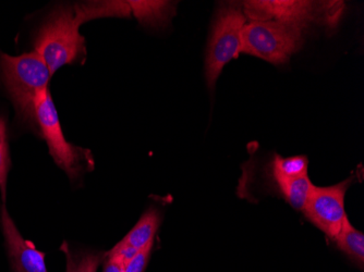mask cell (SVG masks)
Here are the masks:
<instances>
[{
	"instance_id": "obj_1",
	"label": "cell",
	"mask_w": 364,
	"mask_h": 272,
	"mask_svg": "<svg viewBox=\"0 0 364 272\" xmlns=\"http://www.w3.org/2000/svg\"><path fill=\"white\" fill-rule=\"evenodd\" d=\"M87 20L85 8L63 5L49 14L41 26L34 50L42 57L52 75L65 65L82 63L87 58L85 40L79 31Z\"/></svg>"
},
{
	"instance_id": "obj_2",
	"label": "cell",
	"mask_w": 364,
	"mask_h": 272,
	"mask_svg": "<svg viewBox=\"0 0 364 272\" xmlns=\"http://www.w3.org/2000/svg\"><path fill=\"white\" fill-rule=\"evenodd\" d=\"M52 77L46 63L36 50L20 56L0 53V80L14 104L16 116L22 121L36 124V103L49 89Z\"/></svg>"
},
{
	"instance_id": "obj_3",
	"label": "cell",
	"mask_w": 364,
	"mask_h": 272,
	"mask_svg": "<svg viewBox=\"0 0 364 272\" xmlns=\"http://www.w3.org/2000/svg\"><path fill=\"white\" fill-rule=\"evenodd\" d=\"M36 124L42 138L46 141L49 154L70 179L77 178L87 168H93L90 151L75 146L65 140L49 89L40 96L36 103Z\"/></svg>"
},
{
	"instance_id": "obj_4",
	"label": "cell",
	"mask_w": 364,
	"mask_h": 272,
	"mask_svg": "<svg viewBox=\"0 0 364 272\" xmlns=\"http://www.w3.org/2000/svg\"><path fill=\"white\" fill-rule=\"evenodd\" d=\"M302 30L277 21H251L241 33L240 54L284 65L302 45Z\"/></svg>"
},
{
	"instance_id": "obj_5",
	"label": "cell",
	"mask_w": 364,
	"mask_h": 272,
	"mask_svg": "<svg viewBox=\"0 0 364 272\" xmlns=\"http://www.w3.org/2000/svg\"><path fill=\"white\" fill-rule=\"evenodd\" d=\"M245 16L238 6H226L215 20L205 55V79L213 91L225 65L240 55Z\"/></svg>"
},
{
	"instance_id": "obj_6",
	"label": "cell",
	"mask_w": 364,
	"mask_h": 272,
	"mask_svg": "<svg viewBox=\"0 0 364 272\" xmlns=\"http://www.w3.org/2000/svg\"><path fill=\"white\" fill-rule=\"evenodd\" d=\"M350 183L349 179L336 185L314 186L304 210V216L333 240L348 219L345 210V196Z\"/></svg>"
},
{
	"instance_id": "obj_7",
	"label": "cell",
	"mask_w": 364,
	"mask_h": 272,
	"mask_svg": "<svg viewBox=\"0 0 364 272\" xmlns=\"http://www.w3.org/2000/svg\"><path fill=\"white\" fill-rule=\"evenodd\" d=\"M312 1H247L245 11L251 21H275L302 28L313 21L316 14Z\"/></svg>"
},
{
	"instance_id": "obj_8",
	"label": "cell",
	"mask_w": 364,
	"mask_h": 272,
	"mask_svg": "<svg viewBox=\"0 0 364 272\" xmlns=\"http://www.w3.org/2000/svg\"><path fill=\"white\" fill-rule=\"evenodd\" d=\"M0 224L14 272H48L45 254L38 251L36 245L22 236L5 204L0 210Z\"/></svg>"
},
{
	"instance_id": "obj_9",
	"label": "cell",
	"mask_w": 364,
	"mask_h": 272,
	"mask_svg": "<svg viewBox=\"0 0 364 272\" xmlns=\"http://www.w3.org/2000/svg\"><path fill=\"white\" fill-rule=\"evenodd\" d=\"M161 224V216L155 208L146 210L138 224L118 243L117 246L139 251L149 244L154 243L155 234Z\"/></svg>"
},
{
	"instance_id": "obj_10",
	"label": "cell",
	"mask_w": 364,
	"mask_h": 272,
	"mask_svg": "<svg viewBox=\"0 0 364 272\" xmlns=\"http://www.w3.org/2000/svg\"><path fill=\"white\" fill-rule=\"evenodd\" d=\"M335 241L339 249L347 255L355 265L360 268L364 263V234L361 231L357 230L349 222L348 219L345 221L341 232L337 235Z\"/></svg>"
},
{
	"instance_id": "obj_11",
	"label": "cell",
	"mask_w": 364,
	"mask_h": 272,
	"mask_svg": "<svg viewBox=\"0 0 364 272\" xmlns=\"http://www.w3.org/2000/svg\"><path fill=\"white\" fill-rule=\"evenodd\" d=\"M309 161L306 156L284 158L276 155L272 163V175L277 184L291 181L308 173Z\"/></svg>"
},
{
	"instance_id": "obj_12",
	"label": "cell",
	"mask_w": 364,
	"mask_h": 272,
	"mask_svg": "<svg viewBox=\"0 0 364 272\" xmlns=\"http://www.w3.org/2000/svg\"><path fill=\"white\" fill-rule=\"evenodd\" d=\"M278 187L292 208L304 212L314 185L306 173V175L296 178L291 181L278 184Z\"/></svg>"
},
{
	"instance_id": "obj_13",
	"label": "cell",
	"mask_w": 364,
	"mask_h": 272,
	"mask_svg": "<svg viewBox=\"0 0 364 272\" xmlns=\"http://www.w3.org/2000/svg\"><path fill=\"white\" fill-rule=\"evenodd\" d=\"M67 259V270L65 272H96L98 266L103 261V254L80 251L73 253L67 243H63L60 247Z\"/></svg>"
},
{
	"instance_id": "obj_14",
	"label": "cell",
	"mask_w": 364,
	"mask_h": 272,
	"mask_svg": "<svg viewBox=\"0 0 364 272\" xmlns=\"http://www.w3.org/2000/svg\"><path fill=\"white\" fill-rule=\"evenodd\" d=\"M10 165H11V161H10L9 143H8L7 124L5 119L0 118V191H1L3 204H6Z\"/></svg>"
},
{
	"instance_id": "obj_15",
	"label": "cell",
	"mask_w": 364,
	"mask_h": 272,
	"mask_svg": "<svg viewBox=\"0 0 364 272\" xmlns=\"http://www.w3.org/2000/svg\"><path fill=\"white\" fill-rule=\"evenodd\" d=\"M152 244H149L144 249H140L132 259H129L124 265V272H144L149 259H150Z\"/></svg>"
},
{
	"instance_id": "obj_16",
	"label": "cell",
	"mask_w": 364,
	"mask_h": 272,
	"mask_svg": "<svg viewBox=\"0 0 364 272\" xmlns=\"http://www.w3.org/2000/svg\"><path fill=\"white\" fill-rule=\"evenodd\" d=\"M126 261L117 254L108 251L103 272H124Z\"/></svg>"
}]
</instances>
